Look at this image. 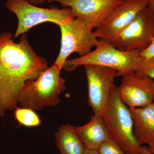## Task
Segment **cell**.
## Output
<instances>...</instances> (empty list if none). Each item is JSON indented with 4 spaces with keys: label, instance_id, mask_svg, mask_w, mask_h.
I'll list each match as a JSON object with an SVG mask.
<instances>
[{
    "label": "cell",
    "instance_id": "obj_1",
    "mask_svg": "<svg viewBox=\"0 0 154 154\" xmlns=\"http://www.w3.org/2000/svg\"><path fill=\"white\" fill-rule=\"evenodd\" d=\"M10 32L0 34V117L15 110L26 81L36 79L48 67L47 61L30 45L26 33L16 43Z\"/></svg>",
    "mask_w": 154,
    "mask_h": 154
},
{
    "label": "cell",
    "instance_id": "obj_2",
    "mask_svg": "<svg viewBox=\"0 0 154 154\" xmlns=\"http://www.w3.org/2000/svg\"><path fill=\"white\" fill-rule=\"evenodd\" d=\"M95 48L94 51L85 56L67 60L63 69L71 72L82 66H100L114 69L117 72V77H122L135 73L143 60L139 51L119 50L102 38H99Z\"/></svg>",
    "mask_w": 154,
    "mask_h": 154
},
{
    "label": "cell",
    "instance_id": "obj_3",
    "mask_svg": "<svg viewBox=\"0 0 154 154\" xmlns=\"http://www.w3.org/2000/svg\"><path fill=\"white\" fill-rule=\"evenodd\" d=\"M61 70L54 63L36 79L26 81L19 94V103L22 107L39 110L58 105L60 95L66 89V80L60 75Z\"/></svg>",
    "mask_w": 154,
    "mask_h": 154
},
{
    "label": "cell",
    "instance_id": "obj_4",
    "mask_svg": "<svg viewBox=\"0 0 154 154\" xmlns=\"http://www.w3.org/2000/svg\"><path fill=\"white\" fill-rule=\"evenodd\" d=\"M111 139L128 154H138L141 146L134 134L133 121L129 108L119 98L115 86L102 116Z\"/></svg>",
    "mask_w": 154,
    "mask_h": 154
},
{
    "label": "cell",
    "instance_id": "obj_5",
    "mask_svg": "<svg viewBox=\"0 0 154 154\" xmlns=\"http://www.w3.org/2000/svg\"><path fill=\"white\" fill-rule=\"evenodd\" d=\"M5 7L15 14L18 19L14 38L45 22H52L60 26L75 19L69 8L60 9L52 6L44 8L36 7L27 0H7Z\"/></svg>",
    "mask_w": 154,
    "mask_h": 154
},
{
    "label": "cell",
    "instance_id": "obj_6",
    "mask_svg": "<svg viewBox=\"0 0 154 154\" xmlns=\"http://www.w3.org/2000/svg\"><path fill=\"white\" fill-rule=\"evenodd\" d=\"M61 32L60 49L54 64L62 69L68 57L74 53L87 55L96 47L99 38L94 29L82 19L76 18L59 26Z\"/></svg>",
    "mask_w": 154,
    "mask_h": 154
},
{
    "label": "cell",
    "instance_id": "obj_7",
    "mask_svg": "<svg viewBox=\"0 0 154 154\" xmlns=\"http://www.w3.org/2000/svg\"><path fill=\"white\" fill-rule=\"evenodd\" d=\"M154 37V16L146 7L129 25L108 41L119 50L141 52L148 47Z\"/></svg>",
    "mask_w": 154,
    "mask_h": 154
},
{
    "label": "cell",
    "instance_id": "obj_8",
    "mask_svg": "<svg viewBox=\"0 0 154 154\" xmlns=\"http://www.w3.org/2000/svg\"><path fill=\"white\" fill-rule=\"evenodd\" d=\"M87 79L88 104L94 115L103 116L112 91L117 72L114 69L87 65L84 66Z\"/></svg>",
    "mask_w": 154,
    "mask_h": 154
},
{
    "label": "cell",
    "instance_id": "obj_9",
    "mask_svg": "<svg viewBox=\"0 0 154 154\" xmlns=\"http://www.w3.org/2000/svg\"><path fill=\"white\" fill-rule=\"evenodd\" d=\"M123 0H48L69 8L75 18L82 19L93 29L102 25Z\"/></svg>",
    "mask_w": 154,
    "mask_h": 154
},
{
    "label": "cell",
    "instance_id": "obj_10",
    "mask_svg": "<svg viewBox=\"0 0 154 154\" xmlns=\"http://www.w3.org/2000/svg\"><path fill=\"white\" fill-rule=\"evenodd\" d=\"M117 94L129 107H143L154 102V80L145 75L135 73L122 77Z\"/></svg>",
    "mask_w": 154,
    "mask_h": 154
},
{
    "label": "cell",
    "instance_id": "obj_11",
    "mask_svg": "<svg viewBox=\"0 0 154 154\" xmlns=\"http://www.w3.org/2000/svg\"><path fill=\"white\" fill-rule=\"evenodd\" d=\"M147 5V0H125L116 6L105 22L95 29L97 38L109 41L129 25Z\"/></svg>",
    "mask_w": 154,
    "mask_h": 154
},
{
    "label": "cell",
    "instance_id": "obj_12",
    "mask_svg": "<svg viewBox=\"0 0 154 154\" xmlns=\"http://www.w3.org/2000/svg\"><path fill=\"white\" fill-rule=\"evenodd\" d=\"M134 134L140 146L154 143V102L143 107H129Z\"/></svg>",
    "mask_w": 154,
    "mask_h": 154
},
{
    "label": "cell",
    "instance_id": "obj_13",
    "mask_svg": "<svg viewBox=\"0 0 154 154\" xmlns=\"http://www.w3.org/2000/svg\"><path fill=\"white\" fill-rule=\"evenodd\" d=\"M76 131L86 149L98 150L102 144L111 139L101 116L91 117L87 124L76 127Z\"/></svg>",
    "mask_w": 154,
    "mask_h": 154
},
{
    "label": "cell",
    "instance_id": "obj_14",
    "mask_svg": "<svg viewBox=\"0 0 154 154\" xmlns=\"http://www.w3.org/2000/svg\"><path fill=\"white\" fill-rule=\"evenodd\" d=\"M60 154H83L86 148L76 129L69 123L61 125L54 134Z\"/></svg>",
    "mask_w": 154,
    "mask_h": 154
},
{
    "label": "cell",
    "instance_id": "obj_15",
    "mask_svg": "<svg viewBox=\"0 0 154 154\" xmlns=\"http://www.w3.org/2000/svg\"><path fill=\"white\" fill-rule=\"evenodd\" d=\"M14 117L20 125L27 127L40 125L41 120L34 110L30 108L17 107L14 110Z\"/></svg>",
    "mask_w": 154,
    "mask_h": 154
},
{
    "label": "cell",
    "instance_id": "obj_16",
    "mask_svg": "<svg viewBox=\"0 0 154 154\" xmlns=\"http://www.w3.org/2000/svg\"><path fill=\"white\" fill-rule=\"evenodd\" d=\"M98 151L99 154H128L112 139L102 144Z\"/></svg>",
    "mask_w": 154,
    "mask_h": 154
},
{
    "label": "cell",
    "instance_id": "obj_17",
    "mask_svg": "<svg viewBox=\"0 0 154 154\" xmlns=\"http://www.w3.org/2000/svg\"><path fill=\"white\" fill-rule=\"evenodd\" d=\"M135 73L146 75L154 80V57L143 59Z\"/></svg>",
    "mask_w": 154,
    "mask_h": 154
},
{
    "label": "cell",
    "instance_id": "obj_18",
    "mask_svg": "<svg viewBox=\"0 0 154 154\" xmlns=\"http://www.w3.org/2000/svg\"><path fill=\"white\" fill-rule=\"evenodd\" d=\"M140 55L144 59L154 57V37L148 47L140 52Z\"/></svg>",
    "mask_w": 154,
    "mask_h": 154
},
{
    "label": "cell",
    "instance_id": "obj_19",
    "mask_svg": "<svg viewBox=\"0 0 154 154\" xmlns=\"http://www.w3.org/2000/svg\"><path fill=\"white\" fill-rule=\"evenodd\" d=\"M147 7L154 16V0H147Z\"/></svg>",
    "mask_w": 154,
    "mask_h": 154
},
{
    "label": "cell",
    "instance_id": "obj_20",
    "mask_svg": "<svg viewBox=\"0 0 154 154\" xmlns=\"http://www.w3.org/2000/svg\"><path fill=\"white\" fill-rule=\"evenodd\" d=\"M138 154H154L151 152L149 151V150L148 149L147 147L145 146H141L139 152Z\"/></svg>",
    "mask_w": 154,
    "mask_h": 154
},
{
    "label": "cell",
    "instance_id": "obj_21",
    "mask_svg": "<svg viewBox=\"0 0 154 154\" xmlns=\"http://www.w3.org/2000/svg\"><path fill=\"white\" fill-rule=\"evenodd\" d=\"M27 1L30 4L36 5L44 4L46 0H27Z\"/></svg>",
    "mask_w": 154,
    "mask_h": 154
},
{
    "label": "cell",
    "instance_id": "obj_22",
    "mask_svg": "<svg viewBox=\"0 0 154 154\" xmlns=\"http://www.w3.org/2000/svg\"><path fill=\"white\" fill-rule=\"evenodd\" d=\"M83 154H99L98 150H96L88 149H86L85 152Z\"/></svg>",
    "mask_w": 154,
    "mask_h": 154
},
{
    "label": "cell",
    "instance_id": "obj_23",
    "mask_svg": "<svg viewBox=\"0 0 154 154\" xmlns=\"http://www.w3.org/2000/svg\"><path fill=\"white\" fill-rule=\"evenodd\" d=\"M148 149L150 152L154 154V143L149 144Z\"/></svg>",
    "mask_w": 154,
    "mask_h": 154
},
{
    "label": "cell",
    "instance_id": "obj_24",
    "mask_svg": "<svg viewBox=\"0 0 154 154\" xmlns=\"http://www.w3.org/2000/svg\"><path fill=\"white\" fill-rule=\"evenodd\" d=\"M123 1H125V0H123Z\"/></svg>",
    "mask_w": 154,
    "mask_h": 154
}]
</instances>
